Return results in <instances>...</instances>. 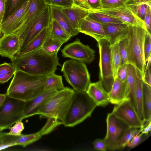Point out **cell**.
<instances>
[{
  "label": "cell",
  "mask_w": 151,
  "mask_h": 151,
  "mask_svg": "<svg viewBox=\"0 0 151 151\" xmlns=\"http://www.w3.org/2000/svg\"><path fill=\"white\" fill-rule=\"evenodd\" d=\"M142 82L140 75L137 70L135 95V109L139 118L143 123L144 118L142 108Z\"/></svg>",
  "instance_id": "obj_28"
},
{
  "label": "cell",
  "mask_w": 151,
  "mask_h": 151,
  "mask_svg": "<svg viewBox=\"0 0 151 151\" xmlns=\"http://www.w3.org/2000/svg\"><path fill=\"white\" fill-rule=\"evenodd\" d=\"M127 40L125 37L119 41V53L120 58V66L127 63Z\"/></svg>",
  "instance_id": "obj_39"
},
{
  "label": "cell",
  "mask_w": 151,
  "mask_h": 151,
  "mask_svg": "<svg viewBox=\"0 0 151 151\" xmlns=\"http://www.w3.org/2000/svg\"><path fill=\"white\" fill-rule=\"evenodd\" d=\"M147 30L141 27L129 25L125 37L127 40V63L134 66L143 78L146 65L144 42Z\"/></svg>",
  "instance_id": "obj_3"
},
{
  "label": "cell",
  "mask_w": 151,
  "mask_h": 151,
  "mask_svg": "<svg viewBox=\"0 0 151 151\" xmlns=\"http://www.w3.org/2000/svg\"><path fill=\"white\" fill-rule=\"evenodd\" d=\"M47 5L44 0H29L16 35L21 38L28 26L37 17Z\"/></svg>",
  "instance_id": "obj_14"
},
{
  "label": "cell",
  "mask_w": 151,
  "mask_h": 151,
  "mask_svg": "<svg viewBox=\"0 0 151 151\" xmlns=\"http://www.w3.org/2000/svg\"><path fill=\"white\" fill-rule=\"evenodd\" d=\"M44 135H45V133L42 129L33 134L25 135L22 134L17 140L15 145H21L25 147L39 140Z\"/></svg>",
  "instance_id": "obj_34"
},
{
  "label": "cell",
  "mask_w": 151,
  "mask_h": 151,
  "mask_svg": "<svg viewBox=\"0 0 151 151\" xmlns=\"http://www.w3.org/2000/svg\"><path fill=\"white\" fill-rule=\"evenodd\" d=\"M51 17L55 19L66 33L72 37L78 35L72 27L67 17L61 10V8L50 6Z\"/></svg>",
  "instance_id": "obj_23"
},
{
  "label": "cell",
  "mask_w": 151,
  "mask_h": 151,
  "mask_svg": "<svg viewBox=\"0 0 151 151\" xmlns=\"http://www.w3.org/2000/svg\"><path fill=\"white\" fill-rule=\"evenodd\" d=\"M2 131L0 129V135L2 133Z\"/></svg>",
  "instance_id": "obj_54"
},
{
  "label": "cell",
  "mask_w": 151,
  "mask_h": 151,
  "mask_svg": "<svg viewBox=\"0 0 151 151\" xmlns=\"http://www.w3.org/2000/svg\"><path fill=\"white\" fill-rule=\"evenodd\" d=\"M47 5L61 8L71 7L73 4L72 0H44Z\"/></svg>",
  "instance_id": "obj_40"
},
{
  "label": "cell",
  "mask_w": 151,
  "mask_h": 151,
  "mask_svg": "<svg viewBox=\"0 0 151 151\" xmlns=\"http://www.w3.org/2000/svg\"><path fill=\"white\" fill-rule=\"evenodd\" d=\"M124 4L134 15L144 22L148 5L139 0H125Z\"/></svg>",
  "instance_id": "obj_26"
},
{
  "label": "cell",
  "mask_w": 151,
  "mask_h": 151,
  "mask_svg": "<svg viewBox=\"0 0 151 151\" xmlns=\"http://www.w3.org/2000/svg\"><path fill=\"white\" fill-rule=\"evenodd\" d=\"M61 71L75 91L86 92L91 82L90 74L85 63L73 59L67 60L63 64Z\"/></svg>",
  "instance_id": "obj_6"
},
{
  "label": "cell",
  "mask_w": 151,
  "mask_h": 151,
  "mask_svg": "<svg viewBox=\"0 0 151 151\" xmlns=\"http://www.w3.org/2000/svg\"><path fill=\"white\" fill-rule=\"evenodd\" d=\"M128 72V63L121 65L117 72V78L123 81L127 79Z\"/></svg>",
  "instance_id": "obj_45"
},
{
  "label": "cell",
  "mask_w": 151,
  "mask_h": 151,
  "mask_svg": "<svg viewBox=\"0 0 151 151\" xmlns=\"http://www.w3.org/2000/svg\"><path fill=\"white\" fill-rule=\"evenodd\" d=\"M61 10L67 17L73 29L78 34L79 33L78 28L80 22L88 16L89 11L73 7L61 8Z\"/></svg>",
  "instance_id": "obj_22"
},
{
  "label": "cell",
  "mask_w": 151,
  "mask_h": 151,
  "mask_svg": "<svg viewBox=\"0 0 151 151\" xmlns=\"http://www.w3.org/2000/svg\"><path fill=\"white\" fill-rule=\"evenodd\" d=\"M94 149L97 150L106 151L107 149L106 144L104 139H96L93 142Z\"/></svg>",
  "instance_id": "obj_46"
},
{
  "label": "cell",
  "mask_w": 151,
  "mask_h": 151,
  "mask_svg": "<svg viewBox=\"0 0 151 151\" xmlns=\"http://www.w3.org/2000/svg\"><path fill=\"white\" fill-rule=\"evenodd\" d=\"M26 2L13 14L3 22L0 26V32L2 35L16 33L19 27L21 20L27 8Z\"/></svg>",
  "instance_id": "obj_18"
},
{
  "label": "cell",
  "mask_w": 151,
  "mask_h": 151,
  "mask_svg": "<svg viewBox=\"0 0 151 151\" xmlns=\"http://www.w3.org/2000/svg\"><path fill=\"white\" fill-rule=\"evenodd\" d=\"M86 93L97 106L104 107L110 103L109 93L104 88L99 80L97 82L91 83Z\"/></svg>",
  "instance_id": "obj_19"
},
{
  "label": "cell",
  "mask_w": 151,
  "mask_h": 151,
  "mask_svg": "<svg viewBox=\"0 0 151 151\" xmlns=\"http://www.w3.org/2000/svg\"><path fill=\"white\" fill-rule=\"evenodd\" d=\"M151 55L147 62V63L145 69L144 76L142 80L145 83L151 87Z\"/></svg>",
  "instance_id": "obj_43"
},
{
  "label": "cell",
  "mask_w": 151,
  "mask_h": 151,
  "mask_svg": "<svg viewBox=\"0 0 151 151\" xmlns=\"http://www.w3.org/2000/svg\"><path fill=\"white\" fill-rule=\"evenodd\" d=\"M143 134L141 133L135 136L127 146L130 148H133L137 146L141 141Z\"/></svg>",
  "instance_id": "obj_49"
},
{
  "label": "cell",
  "mask_w": 151,
  "mask_h": 151,
  "mask_svg": "<svg viewBox=\"0 0 151 151\" xmlns=\"http://www.w3.org/2000/svg\"><path fill=\"white\" fill-rule=\"evenodd\" d=\"M49 36L48 27H45L16 55H20L40 48Z\"/></svg>",
  "instance_id": "obj_25"
},
{
  "label": "cell",
  "mask_w": 151,
  "mask_h": 151,
  "mask_svg": "<svg viewBox=\"0 0 151 151\" xmlns=\"http://www.w3.org/2000/svg\"><path fill=\"white\" fill-rule=\"evenodd\" d=\"M88 10L106 14L116 18L129 25L141 27L146 29L144 22L132 13L124 4L115 8Z\"/></svg>",
  "instance_id": "obj_13"
},
{
  "label": "cell",
  "mask_w": 151,
  "mask_h": 151,
  "mask_svg": "<svg viewBox=\"0 0 151 151\" xmlns=\"http://www.w3.org/2000/svg\"><path fill=\"white\" fill-rule=\"evenodd\" d=\"M75 92L68 87L58 91L43 104L37 114L41 117L54 118L62 122Z\"/></svg>",
  "instance_id": "obj_5"
},
{
  "label": "cell",
  "mask_w": 151,
  "mask_h": 151,
  "mask_svg": "<svg viewBox=\"0 0 151 151\" xmlns=\"http://www.w3.org/2000/svg\"><path fill=\"white\" fill-rule=\"evenodd\" d=\"M66 42L65 41L48 36L43 43L42 48L49 54L57 55L62 45Z\"/></svg>",
  "instance_id": "obj_30"
},
{
  "label": "cell",
  "mask_w": 151,
  "mask_h": 151,
  "mask_svg": "<svg viewBox=\"0 0 151 151\" xmlns=\"http://www.w3.org/2000/svg\"><path fill=\"white\" fill-rule=\"evenodd\" d=\"M47 76L30 74L16 70L6 94L24 101L35 97L44 91Z\"/></svg>",
  "instance_id": "obj_2"
},
{
  "label": "cell",
  "mask_w": 151,
  "mask_h": 151,
  "mask_svg": "<svg viewBox=\"0 0 151 151\" xmlns=\"http://www.w3.org/2000/svg\"><path fill=\"white\" fill-rule=\"evenodd\" d=\"M102 24L110 45L119 42L125 37L129 25L125 23Z\"/></svg>",
  "instance_id": "obj_20"
},
{
  "label": "cell",
  "mask_w": 151,
  "mask_h": 151,
  "mask_svg": "<svg viewBox=\"0 0 151 151\" xmlns=\"http://www.w3.org/2000/svg\"><path fill=\"white\" fill-rule=\"evenodd\" d=\"M61 51L64 58L88 64L93 62L95 57V51L88 45L83 44L78 38L65 45Z\"/></svg>",
  "instance_id": "obj_9"
},
{
  "label": "cell",
  "mask_w": 151,
  "mask_h": 151,
  "mask_svg": "<svg viewBox=\"0 0 151 151\" xmlns=\"http://www.w3.org/2000/svg\"><path fill=\"white\" fill-rule=\"evenodd\" d=\"M6 96V94H0V107L3 103Z\"/></svg>",
  "instance_id": "obj_53"
},
{
  "label": "cell",
  "mask_w": 151,
  "mask_h": 151,
  "mask_svg": "<svg viewBox=\"0 0 151 151\" xmlns=\"http://www.w3.org/2000/svg\"><path fill=\"white\" fill-rule=\"evenodd\" d=\"M112 112L129 127L140 128L143 126V122L129 101L116 105Z\"/></svg>",
  "instance_id": "obj_12"
},
{
  "label": "cell",
  "mask_w": 151,
  "mask_h": 151,
  "mask_svg": "<svg viewBox=\"0 0 151 151\" xmlns=\"http://www.w3.org/2000/svg\"><path fill=\"white\" fill-rule=\"evenodd\" d=\"M6 0H0V26L1 25L4 15Z\"/></svg>",
  "instance_id": "obj_51"
},
{
  "label": "cell",
  "mask_w": 151,
  "mask_h": 151,
  "mask_svg": "<svg viewBox=\"0 0 151 151\" xmlns=\"http://www.w3.org/2000/svg\"><path fill=\"white\" fill-rule=\"evenodd\" d=\"M58 91L54 89L44 90L34 98L25 101L23 109L24 119L37 114L43 104Z\"/></svg>",
  "instance_id": "obj_17"
},
{
  "label": "cell",
  "mask_w": 151,
  "mask_h": 151,
  "mask_svg": "<svg viewBox=\"0 0 151 151\" xmlns=\"http://www.w3.org/2000/svg\"><path fill=\"white\" fill-rule=\"evenodd\" d=\"M89 11V13L88 16L101 24L124 23L116 18L106 14L96 12Z\"/></svg>",
  "instance_id": "obj_37"
},
{
  "label": "cell",
  "mask_w": 151,
  "mask_h": 151,
  "mask_svg": "<svg viewBox=\"0 0 151 151\" xmlns=\"http://www.w3.org/2000/svg\"><path fill=\"white\" fill-rule=\"evenodd\" d=\"M21 39L19 36L11 34L0 37V55L13 60L20 52Z\"/></svg>",
  "instance_id": "obj_15"
},
{
  "label": "cell",
  "mask_w": 151,
  "mask_h": 151,
  "mask_svg": "<svg viewBox=\"0 0 151 151\" xmlns=\"http://www.w3.org/2000/svg\"><path fill=\"white\" fill-rule=\"evenodd\" d=\"M2 35L1 33V32H0V37H1L2 36Z\"/></svg>",
  "instance_id": "obj_55"
},
{
  "label": "cell",
  "mask_w": 151,
  "mask_h": 151,
  "mask_svg": "<svg viewBox=\"0 0 151 151\" xmlns=\"http://www.w3.org/2000/svg\"><path fill=\"white\" fill-rule=\"evenodd\" d=\"M141 132L140 128L129 127L124 132L117 144V150H122L128 144L136 135Z\"/></svg>",
  "instance_id": "obj_32"
},
{
  "label": "cell",
  "mask_w": 151,
  "mask_h": 151,
  "mask_svg": "<svg viewBox=\"0 0 151 151\" xmlns=\"http://www.w3.org/2000/svg\"><path fill=\"white\" fill-rule=\"evenodd\" d=\"M97 106L86 92L76 91L62 121L67 127H73L91 116Z\"/></svg>",
  "instance_id": "obj_4"
},
{
  "label": "cell",
  "mask_w": 151,
  "mask_h": 151,
  "mask_svg": "<svg viewBox=\"0 0 151 151\" xmlns=\"http://www.w3.org/2000/svg\"><path fill=\"white\" fill-rule=\"evenodd\" d=\"M49 36L67 42L70 37L55 19H51L47 26Z\"/></svg>",
  "instance_id": "obj_29"
},
{
  "label": "cell",
  "mask_w": 151,
  "mask_h": 151,
  "mask_svg": "<svg viewBox=\"0 0 151 151\" xmlns=\"http://www.w3.org/2000/svg\"><path fill=\"white\" fill-rule=\"evenodd\" d=\"M58 55H52L41 47L20 55L12 61L16 70L37 76H47L55 73L61 65Z\"/></svg>",
  "instance_id": "obj_1"
},
{
  "label": "cell",
  "mask_w": 151,
  "mask_h": 151,
  "mask_svg": "<svg viewBox=\"0 0 151 151\" xmlns=\"http://www.w3.org/2000/svg\"><path fill=\"white\" fill-rule=\"evenodd\" d=\"M140 129L141 133L143 134H148L151 130V121L148 122L146 125H144Z\"/></svg>",
  "instance_id": "obj_52"
},
{
  "label": "cell",
  "mask_w": 151,
  "mask_h": 151,
  "mask_svg": "<svg viewBox=\"0 0 151 151\" xmlns=\"http://www.w3.org/2000/svg\"><path fill=\"white\" fill-rule=\"evenodd\" d=\"M107 132L104 139L107 149L113 151L117 150V142L125 131L129 127L112 112L108 114L106 119Z\"/></svg>",
  "instance_id": "obj_10"
},
{
  "label": "cell",
  "mask_w": 151,
  "mask_h": 151,
  "mask_svg": "<svg viewBox=\"0 0 151 151\" xmlns=\"http://www.w3.org/2000/svg\"><path fill=\"white\" fill-rule=\"evenodd\" d=\"M65 88L61 76L57 75L54 73L46 76L44 87L45 91L52 89L59 91Z\"/></svg>",
  "instance_id": "obj_31"
},
{
  "label": "cell",
  "mask_w": 151,
  "mask_h": 151,
  "mask_svg": "<svg viewBox=\"0 0 151 151\" xmlns=\"http://www.w3.org/2000/svg\"><path fill=\"white\" fill-rule=\"evenodd\" d=\"M16 69L12 63L0 64V83L7 82L14 75Z\"/></svg>",
  "instance_id": "obj_36"
},
{
  "label": "cell",
  "mask_w": 151,
  "mask_h": 151,
  "mask_svg": "<svg viewBox=\"0 0 151 151\" xmlns=\"http://www.w3.org/2000/svg\"><path fill=\"white\" fill-rule=\"evenodd\" d=\"M137 70L132 65L128 63L126 100L129 101L135 109V95Z\"/></svg>",
  "instance_id": "obj_24"
},
{
  "label": "cell",
  "mask_w": 151,
  "mask_h": 151,
  "mask_svg": "<svg viewBox=\"0 0 151 151\" xmlns=\"http://www.w3.org/2000/svg\"><path fill=\"white\" fill-rule=\"evenodd\" d=\"M22 121H17L13 127H12L10 128V130L8 133V134L14 135H21L22 132L24 129V125Z\"/></svg>",
  "instance_id": "obj_44"
},
{
  "label": "cell",
  "mask_w": 151,
  "mask_h": 151,
  "mask_svg": "<svg viewBox=\"0 0 151 151\" xmlns=\"http://www.w3.org/2000/svg\"><path fill=\"white\" fill-rule=\"evenodd\" d=\"M20 135H14L8 133H2L0 135V150L15 146L16 143Z\"/></svg>",
  "instance_id": "obj_38"
},
{
  "label": "cell",
  "mask_w": 151,
  "mask_h": 151,
  "mask_svg": "<svg viewBox=\"0 0 151 151\" xmlns=\"http://www.w3.org/2000/svg\"><path fill=\"white\" fill-rule=\"evenodd\" d=\"M25 101L6 95L0 107V129H10L19 121L24 119L23 109Z\"/></svg>",
  "instance_id": "obj_8"
},
{
  "label": "cell",
  "mask_w": 151,
  "mask_h": 151,
  "mask_svg": "<svg viewBox=\"0 0 151 151\" xmlns=\"http://www.w3.org/2000/svg\"><path fill=\"white\" fill-rule=\"evenodd\" d=\"M29 0H6L5 12L2 24Z\"/></svg>",
  "instance_id": "obj_33"
},
{
  "label": "cell",
  "mask_w": 151,
  "mask_h": 151,
  "mask_svg": "<svg viewBox=\"0 0 151 151\" xmlns=\"http://www.w3.org/2000/svg\"><path fill=\"white\" fill-rule=\"evenodd\" d=\"M50 19V6L47 5L37 17L28 26L21 36L19 52L43 28L48 26Z\"/></svg>",
  "instance_id": "obj_11"
},
{
  "label": "cell",
  "mask_w": 151,
  "mask_h": 151,
  "mask_svg": "<svg viewBox=\"0 0 151 151\" xmlns=\"http://www.w3.org/2000/svg\"><path fill=\"white\" fill-rule=\"evenodd\" d=\"M111 61L114 79L117 78V72L120 66L121 60L119 53V42L110 45Z\"/></svg>",
  "instance_id": "obj_35"
},
{
  "label": "cell",
  "mask_w": 151,
  "mask_h": 151,
  "mask_svg": "<svg viewBox=\"0 0 151 151\" xmlns=\"http://www.w3.org/2000/svg\"><path fill=\"white\" fill-rule=\"evenodd\" d=\"M88 3L89 10H95L102 8L101 0H88Z\"/></svg>",
  "instance_id": "obj_50"
},
{
  "label": "cell",
  "mask_w": 151,
  "mask_h": 151,
  "mask_svg": "<svg viewBox=\"0 0 151 151\" xmlns=\"http://www.w3.org/2000/svg\"><path fill=\"white\" fill-rule=\"evenodd\" d=\"M151 35L147 32L145 35L144 42V51L146 63L151 55Z\"/></svg>",
  "instance_id": "obj_41"
},
{
  "label": "cell",
  "mask_w": 151,
  "mask_h": 151,
  "mask_svg": "<svg viewBox=\"0 0 151 151\" xmlns=\"http://www.w3.org/2000/svg\"><path fill=\"white\" fill-rule=\"evenodd\" d=\"M101 8H115L122 5L125 0H101Z\"/></svg>",
  "instance_id": "obj_42"
},
{
  "label": "cell",
  "mask_w": 151,
  "mask_h": 151,
  "mask_svg": "<svg viewBox=\"0 0 151 151\" xmlns=\"http://www.w3.org/2000/svg\"><path fill=\"white\" fill-rule=\"evenodd\" d=\"M151 87L143 82L142 88L143 124L145 122H149L151 120Z\"/></svg>",
  "instance_id": "obj_27"
},
{
  "label": "cell",
  "mask_w": 151,
  "mask_h": 151,
  "mask_svg": "<svg viewBox=\"0 0 151 151\" xmlns=\"http://www.w3.org/2000/svg\"><path fill=\"white\" fill-rule=\"evenodd\" d=\"M151 6H147V12L144 22L147 31L151 34Z\"/></svg>",
  "instance_id": "obj_47"
},
{
  "label": "cell",
  "mask_w": 151,
  "mask_h": 151,
  "mask_svg": "<svg viewBox=\"0 0 151 151\" xmlns=\"http://www.w3.org/2000/svg\"><path fill=\"white\" fill-rule=\"evenodd\" d=\"M127 81H123L118 78L114 79L111 89L109 93L110 103L119 104L127 100Z\"/></svg>",
  "instance_id": "obj_21"
},
{
  "label": "cell",
  "mask_w": 151,
  "mask_h": 151,
  "mask_svg": "<svg viewBox=\"0 0 151 151\" xmlns=\"http://www.w3.org/2000/svg\"><path fill=\"white\" fill-rule=\"evenodd\" d=\"M78 31L79 32L93 37L97 42L102 39L109 41L102 24L91 18L88 16L81 21Z\"/></svg>",
  "instance_id": "obj_16"
},
{
  "label": "cell",
  "mask_w": 151,
  "mask_h": 151,
  "mask_svg": "<svg viewBox=\"0 0 151 151\" xmlns=\"http://www.w3.org/2000/svg\"><path fill=\"white\" fill-rule=\"evenodd\" d=\"M72 7L79 8L89 10L88 3V0H72Z\"/></svg>",
  "instance_id": "obj_48"
},
{
  "label": "cell",
  "mask_w": 151,
  "mask_h": 151,
  "mask_svg": "<svg viewBox=\"0 0 151 151\" xmlns=\"http://www.w3.org/2000/svg\"><path fill=\"white\" fill-rule=\"evenodd\" d=\"M97 42L99 54V81L109 93L114 81L110 44L109 41L105 39L100 40Z\"/></svg>",
  "instance_id": "obj_7"
}]
</instances>
